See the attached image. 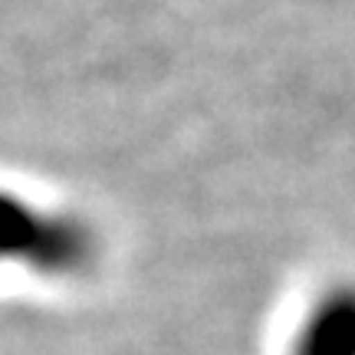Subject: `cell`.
<instances>
[{"label": "cell", "instance_id": "6da1fadb", "mask_svg": "<svg viewBox=\"0 0 355 355\" xmlns=\"http://www.w3.org/2000/svg\"><path fill=\"white\" fill-rule=\"evenodd\" d=\"M102 257V234L83 211L0 188V270L79 279Z\"/></svg>", "mask_w": 355, "mask_h": 355}, {"label": "cell", "instance_id": "7a4b0ae2", "mask_svg": "<svg viewBox=\"0 0 355 355\" xmlns=\"http://www.w3.org/2000/svg\"><path fill=\"white\" fill-rule=\"evenodd\" d=\"M286 355H355V277L326 283L303 306Z\"/></svg>", "mask_w": 355, "mask_h": 355}]
</instances>
